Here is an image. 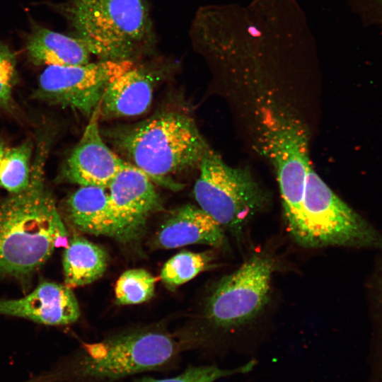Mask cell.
<instances>
[{"label":"cell","mask_w":382,"mask_h":382,"mask_svg":"<svg viewBox=\"0 0 382 382\" xmlns=\"http://www.w3.org/2000/svg\"><path fill=\"white\" fill-rule=\"evenodd\" d=\"M48 146L38 143L28 186L0 202V278L25 279L56 248L66 246L67 231L45 186Z\"/></svg>","instance_id":"1"},{"label":"cell","mask_w":382,"mask_h":382,"mask_svg":"<svg viewBox=\"0 0 382 382\" xmlns=\"http://www.w3.org/2000/svg\"><path fill=\"white\" fill-rule=\"evenodd\" d=\"M52 7L101 60L132 61L154 45L153 23L144 0H66Z\"/></svg>","instance_id":"2"},{"label":"cell","mask_w":382,"mask_h":382,"mask_svg":"<svg viewBox=\"0 0 382 382\" xmlns=\"http://www.w3.org/2000/svg\"><path fill=\"white\" fill-rule=\"evenodd\" d=\"M178 347L168 335L141 331L85 345L82 352L28 382H115L170 363Z\"/></svg>","instance_id":"3"},{"label":"cell","mask_w":382,"mask_h":382,"mask_svg":"<svg viewBox=\"0 0 382 382\" xmlns=\"http://www.w3.org/2000/svg\"><path fill=\"white\" fill-rule=\"evenodd\" d=\"M115 142L133 166L151 180L170 185L166 178L199 166L209 148L194 120L170 111L120 129Z\"/></svg>","instance_id":"4"},{"label":"cell","mask_w":382,"mask_h":382,"mask_svg":"<svg viewBox=\"0 0 382 382\" xmlns=\"http://www.w3.org/2000/svg\"><path fill=\"white\" fill-rule=\"evenodd\" d=\"M261 147L276 173L285 221L290 234L296 228L309 160L305 125L274 100L261 101L258 112Z\"/></svg>","instance_id":"5"},{"label":"cell","mask_w":382,"mask_h":382,"mask_svg":"<svg viewBox=\"0 0 382 382\" xmlns=\"http://www.w3.org/2000/svg\"><path fill=\"white\" fill-rule=\"evenodd\" d=\"M304 248H382V236L310 168L298 224L291 234Z\"/></svg>","instance_id":"6"},{"label":"cell","mask_w":382,"mask_h":382,"mask_svg":"<svg viewBox=\"0 0 382 382\" xmlns=\"http://www.w3.org/2000/svg\"><path fill=\"white\" fill-rule=\"evenodd\" d=\"M199 167L193 190L199 207L224 229L239 233L265 206L266 192L248 169L228 166L209 148Z\"/></svg>","instance_id":"7"},{"label":"cell","mask_w":382,"mask_h":382,"mask_svg":"<svg viewBox=\"0 0 382 382\" xmlns=\"http://www.w3.org/2000/svg\"><path fill=\"white\" fill-rule=\"evenodd\" d=\"M274 263L270 256L254 254L217 283L209 297L206 318L225 331L248 324L265 306Z\"/></svg>","instance_id":"8"},{"label":"cell","mask_w":382,"mask_h":382,"mask_svg":"<svg viewBox=\"0 0 382 382\" xmlns=\"http://www.w3.org/2000/svg\"><path fill=\"white\" fill-rule=\"evenodd\" d=\"M134 65L132 60H101L77 66H48L40 74L33 96L91 116L108 85Z\"/></svg>","instance_id":"9"},{"label":"cell","mask_w":382,"mask_h":382,"mask_svg":"<svg viewBox=\"0 0 382 382\" xmlns=\"http://www.w3.org/2000/svg\"><path fill=\"white\" fill-rule=\"evenodd\" d=\"M109 205L115 239L127 243L139 238L149 217L160 209V197L152 180L127 163L109 185Z\"/></svg>","instance_id":"10"},{"label":"cell","mask_w":382,"mask_h":382,"mask_svg":"<svg viewBox=\"0 0 382 382\" xmlns=\"http://www.w3.org/2000/svg\"><path fill=\"white\" fill-rule=\"evenodd\" d=\"M99 105L91 115L83 134L67 158L62 176L80 186L108 187L127 162L121 159L102 139L98 118Z\"/></svg>","instance_id":"11"},{"label":"cell","mask_w":382,"mask_h":382,"mask_svg":"<svg viewBox=\"0 0 382 382\" xmlns=\"http://www.w3.org/2000/svg\"><path fill=\"white\" fill-rule=\"evenodd\" d=\"M0 315L23 318L45 325H64L76 322L80 310L70 288L45 282L23 298L0 300Z\"/></svg>","instance_id":"12"},{"label":"cell","mask_w":382,"mask_h":382,"mask_svg":"<svg viewBox=\"0 0 382 382\" xmlns=\"http://www.w3.org/2000/svg\"><path fill=\"white\" fill-rule=\"evenodd\" d=\"M225 241L224 229L199 207L191 204L177 209L161 225L156 244L175 248L191 244L219 247Z\"/></svg>","instance_id":"13"},{"label":"cell","mask_w":382,"mask_h":382,"mask_svg":"<svg viewBox=\"0 0 382 382\" xmlns=\"http://www.w3.org/2000/svg\"><path fill=\"white\" fill-rule=\"evenodd\" d=\"M154 83L151 72L134 65L108 85L99 103L100 115L122 117L143 114L151 103Z\"/></svg>","instance_id":"14"},{"label":"cell","mask_w":382,"mask_h":382,"mask_svg":"<svg viewBox=\"0 0 382 382\" xmlns=\"http://www.w3.org/2000/svg\"><path fill=\"white\" fill-rule=\"evenodd\" d=\"M25 50L28 60L37 66L82 65L89 63L91 55L81 39L48 29L32 19Z\"/></svg>","instance_id":"15"},{"label":"cell","mask_w":382,"mask_h":382,"mask_svg":"<svg viewBox=\"0 0 382 382\" xmlns=\"http://www.w3.org/2000/svg\"><path fill=\"white\" fill-rule=\"evenodd\" d=\"M107 188L81 186L65 204L69 221L79 231L96 236L114 238V220Z\"/></svg>","instance_id":"16"},{"label":"cell","mask_w":382,"mask_h":382,"mask_svg":"<svg viewBox=\"0 0 382 382\" xmlns=\"http://www.w3.org/2000/svg\"><path fill=\"white\" fill-rule=\"evenodd\" d=\"M107 263V253L102 248L74 236L63 255L64 284L72 289L91 284L102 277Z\"/></svg>","instance_id":"17"},{"label":"cell","mask_w":382,"mask_h":382,"mask_svg":"<svg viewBox=\"0 0 382 382\" xmlns=\"http://www.w3.org/2000/svg\"><path fill=\"white\" fill-rule=\"evenodd\" d=\"M33 144L25 141L6 149L0 163V186L11 194L24 190L31 174Z\"/></svg>","instance_id":"18"},{"label":"cell","mask_w":382,"mask_h":382,"mask_svg":"<svg viewBox=\"0 0 382 382\" xmlns=\"http://www.w3.org/2000/svg\"><path fill=\"white\" fill-rule=\"evenodd\" d=\"M211 261L209 254L182 251L164 264L160 277L168 288H175L207 269Z\"/></svg>","instance_id":"19"},{"label":"cell","mask_w":382,"mask_h":382,"mask_svg":"<svg viewBox=\"0 0 382 382\" xmlns=\"http://www.w3.org/2000/svg\"><path fill=\"white\" fill-rule=\"evenodd\" d=\"M156 279L144 269L124 272L115 285V301L118 305H132L149 301L154 294Z\"/></svg>","instance_id":"20"},{"label":"cell","mask_w":382,"mask_h":382,"mask_svg":"<svg viewBox=\"0 0 382 382\" xmlns=\"http://www.w3.org/2000/svg\"><path fill=\"white\" fill-rule=\"evenodd\" d=\"M255 364L254 361H251L230 369H221L216 365L191 366L175 377L161 379L143 377L134 382H215L221 378L248 373L251 371Z\"/></svg>","instance_id":"21"},{"label":"cell","mask_w":382,"mask_h":382,"mask_svg":"<svg viewBox=\"0 0 382 382\" xmlns=\"http://www.w3.org/2000/svg\"><path fill=\"white\" fill-rule=\"evenodd\" d=\"M17 79L16 56L7 45L0 42V108L8 110L12 107Z\"/></svg>","instance_id":"22"},{"label":"cell","mask_w":382,"mask_h":382,"mask_svg":"<svg viewBox=\"0 0 382 382\" xmlns=\"http://www.w3.org/2000/svg\"><path fill=\"white\" fill-rule=\"evenodd\" d=\"M6 149L7 148L4 146V144L0 141V163Z\"/></svg>","instance_id":"23"},{"label":"cell","mask_w":382,"mask_h":382,"mask_svg":"<svg viewBox=\"0 0 382 382\" xmlns=\"http://www.w3.org/2000/svg\"><path fill=\"white\" fill-rule=\"evenodd\" d=\"M381 289H382V286H381ZM381 294H382V291H381Z\"/></svg>","instance_id":"24"}]
</instances>
